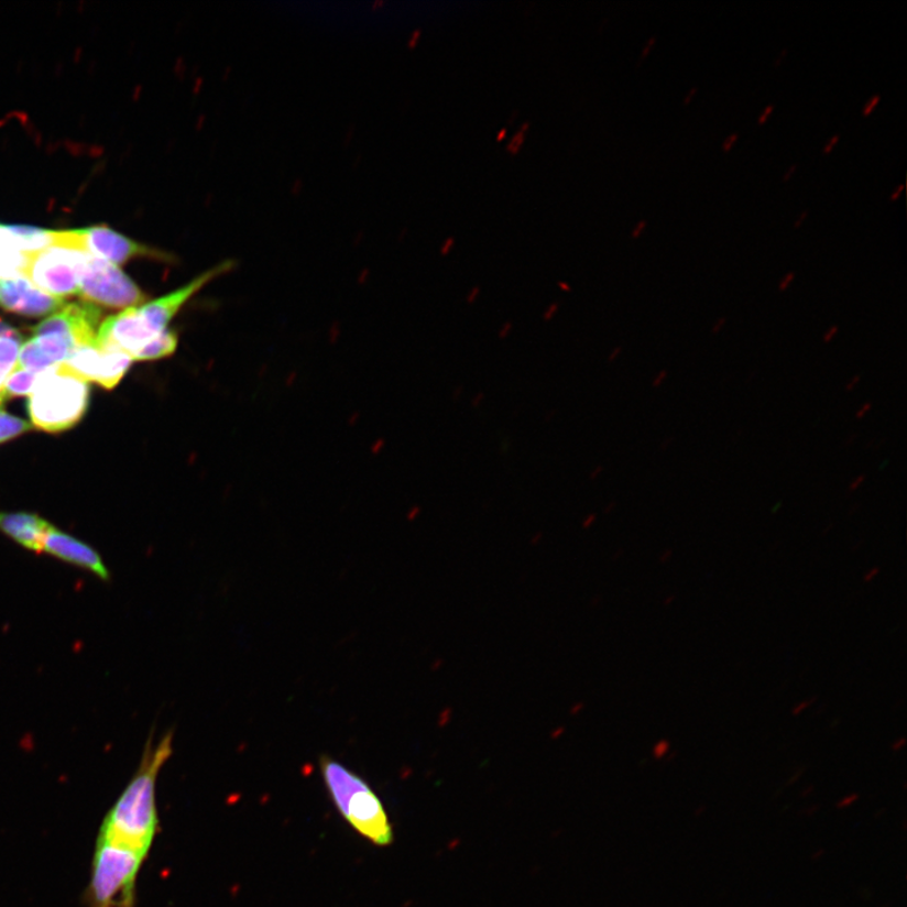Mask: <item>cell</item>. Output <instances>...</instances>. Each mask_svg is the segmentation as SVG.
<instances>
[{"label": "cell", "mask_w": 907, "mask_h": 907, "mask_svg": "<svg viewBox=\"0 0 907 907\" xmlns=\"http://www.w3.org/2000/svg\"><path fill=\"white\" fill-rule=\"evenodd\" d=\"M173 730L165 732L156 744L153 732L147 737L141 765L117 804L105 817L99 841L147 856L160 828L155 801L156 779L173 754Z\"/></svg>", "instance_id": "6da1fadb"}, {"label": "cell", "mask_w": 907, "mask_h": 907, "mask_svg": "<svg viewBox=\"0 0 907 907\" xmlns=\"http://www.w3.org/2000/svg\"><path fill=\"white\" fill-rule=\"evenodd\" d=\"M237 261L226 260L206 270L185 286L161 298L124 309L102 321L96 342L133 357L153 339L170 330L183 307L216 278L232 272Z\"/></svg>", "instance_id": "7a4b0ae2"}, {"label": "cell", "mask_w": 907, "mask_h": 907, "mask_svg": "<svg viewBox=\"0 0 907 907\" xmlns=\"http://www.w3.org/2000/svg\"><path fill=\"white\" fill-rule=\"evenodd\" d=\"M320 771L339 813L357 832L378 845L394 842L385 808L360 775L329 756L320 757Z\"/></svg>", "instance_id": "3957f363"}, {"label": "cell", "mask_w": 907, "mask_h": 907, "mask_svg": "<svg viewBox=\"0 0 907 907\" xmlns=\"http://www.w3.org/2000/svg\"><path fill=\"white\" fill-rule=\"evenodd\" d=\"M89 383L68 372L63 364L52 368L29 401L33 426L47 433L72 429L89 407Z\"/></svg>", "instance_id": "277c9868"}, {"label": "cell", "mask_w": 907, "mask_h": 907, "mask_svg": "<svg viewBox=\"0 0 907 907\" xmlns=\"http://www.w3.org/2000/svg\"><path fill=\"white\" fill-rule=\"evenodd\" d=\"M145 859L141 853L98 840L86 906L135 907L136 878Z\"/></svg>", "instance_id": "5b68a950"}, {"label": "cell", "mask_w": 907, "mask_h": 907, "mask_svg": "<svg viewBox=\"0 0 907 907\" xmlns=\"http://www.w3.org/2000/svg\"><path fill=\"white\" fill-rule=\"evenodd\" d=\"M83 250L113 265H123L134 259H151L165 264H177L171 252L144 245L124 237L107 226L87 227L83 230L56 231V241Z\"/></svg>", "instance_id": "8992f818"}, {"label": "cell", "mask_w": 907, "mask_h": 907, "mask_svg": "<svg viewBox=\"0 0 907 907\" xmlns=\"http://www.w3.org/2000/svg\"><path fill=\"white\" fill-rule=\"evenodd\" d=\"M78 295L85 303L109 308H132L144 304L146 295L119 266L90 254L85 255Z\"/></svg>", "instance_id": "52a82bcc"}, {"label": "cell", "mask_w": 907, "mask_h": 907, "mask_svg": "<svg viewBox=\"0 0 907 907\" xmlns=\"http://www.w3.org/2000/svg\"><path fill=\"white\" fill-rule=\"evenodd\" d=\"M86 252L55 242L31 255L25 277L41 291L57 298L78 294Z\"/></svg>", "instance_id": "ba28073f"}, {"label": "cell", "mask_w": 907, "mask_h": 907, "mask_svg": "<svg viewBox=\"0 0 907 907\" xmlns=\"http://www.w3.org/2000/svg\"><path fill=\"white\" fill-rule=\"evenodd\" d=\"M132 362L128 354L103 347L95 339L89 345L75 348L63 365L78 379L111 390L125 376Z\"/></svg>", "instance_id": "9c48e42d"}, {"label": "cell", "mask_w": 907, "mask_h": 907, "mask_svg": "<svg viewBox=\"0 0 907 907\" xmlns=\"http://www.w3.org/2000/svg\"><path fill=\"white\" fill-rule=\"evenodd\" d=\"M101 312L89 303L65 305L41 325L33 328L34 336H58L76 348L94 342L98 336Z\"/></svg>", "instance_id": "30bf717a"}, {"label": "cell", "mask_w": 907, "mask_h": 907, "mask_svg": "<svg viewBox=\"0 0 907 907\" xmlns=\"http://www.w3.org/2000/svg\"><path fill=\"white\" fill-rule=\"evenodd\" d=\"M42 555H48L61 562L90 572L103 582L111 580V572L98 549L55 526L48 531Z\"/></svg>", "instance_id": "8fae6325"}, {"label": "cell", "mask_w": 907, "mask_h": 907, "mask_svg": "<svg viewBox=\"0 0 907 907\" xmlns=\"http://www.w3.org/2000/svg\"><path fill=\"white\" fill-rule=\"evenodd\" d=\"M0 307L25 317H42L65 307V300L43 292L28 277L0 281Z\"/></svg>", "instance_id": "7c38bea8"}, {"label": "cell", "mask_w": 907, "mask_h": 907, "mask_svg": "<svg viewBox=\"0 0 907 907\" xmlns=\"http://www.w3.org/2000/svg\"><path fill=\"white\" fill-rule=\"evenodd\" d=\"M69 340L58 336H34L20 350L17 368L43 372L63 364L75 350Z\"/></svg>", "instance_id": "4fadbf2b"}, {"label": "cell", "mask_w": 907, "mask_h": 907, "mask_svg": "<svg viewBox=\"0 0 907 907\" xmlns=\"http://www.w3.org/2000/svg\"><path fill=\"white\" fill-rule=\"evenodd\" d=\"M51 527V523L39 514L0 512V534L36 555H42L43 543Z\"/></svg>", "instance_id": "5bb4252c"}, {"label": "cell", "mask_w": 907, "mask_h": 907, "mask_svg": "<svg viewBox=\"0 0 907 907\" xmlns=\"http://www.w3.org/2000/svg\"><path fill=\"white\" fill-rule=\"evenodd\" d=\"M48 371V370H47ZM47 371L31 372L17 368L8 376L3 387V398L8 401L17 396L31 395Z\"/></svg>", "instance_id": "9a60e30c"}, {"label": "cell", "mask_w": 907, "mask_h": 907, "mask_svg": "<svg viewBox=\"0 0 907 907\" xmlns=\"http://www.w3.org/2000/svg\"><path fill=\"white\" fill-rule=\"evenodd\" d=\"M178 347V335L170 329L159 338L147 343L134 357L133 361H156L165 359L176 352Z\"/></svg>", "instance_id": "2e32d148"}, {"label": "cell", "mask_w": 907, "mask_h": 907, "mask_svg": "<svg viewBox=\"0 0 907 907\" xmlns=\"http://www.w3.org/2000/svg\"><path fill=\"white\" fill-rule=\"evenodd\" d=\"M20 346V337L0 338V406L6 403L3 387L8 376L15 369L17 361H19Z\"/></svg>", "instance_id": "e0dca14e"}, {"label": "cell", "mask_w": 907, "mask_h": 907, "mask_svg": "<svg viewBox=\"0 0 907 907\" xmlns=\"http://www.w3.org/2000/svg\"><path fill=\"white\" fill-rule=\"evenodd\" d=\"M32 425L22 418L7 414L0 409V442L11 440L25 431H30Z\"/></svg>", "instance_id": "ac0fdd59"}, {"label": "cell", "mask_w": 907, "mask_h": 907, "mask_svg": "<svg viewBox=\"0 0 907 907\" xmlns=\"http://www.w3.org/2000/svg\"><path fill=\"white\" fill-rule=\"evenodd\" d=\"M529 127V121H525V123H523L520 128L518 132L514 134V136L511 139V141L507 144V151L511 154L514 155L521 151L523 143H525L526 134L528 132Z\"/></svg>", "instance_id": "d6986e66"}, {"label": "cell", "mask_w": 907, "mask_h": 907, "mask_svg": "<svg viewBox=\"0 0 907 907\" xmlns=\"http://www.w3.org/2000/svg\"><path fill=\"white\" fill-rule=\"evenodd\" d=\"M859 800H860V794L859 793H851V794H849V796H844L839 801H837L835 808L840 809V810L848 809V808L852 807L854 804H857Z\"/></svg>", "instance_id": "ffe728a7"}, {"label": "cell", "mask_w": 907, "mask_h": 907, "mask_svg": "<svg viewBox=\"0 0 907 907\" xmlns=\"http://www.w3.org/2000/svg\"><path fill=\"white\" fill-rule=\"evenodd\" d=\"M816 701H817V697H812V699L805 700V701H801V702L797 703L796 706H794V708L791 710L793 717H799V714H801L806 710H808L810 708V706H813V703Z\"/></svg>", "instance_id": "44dd1931"}, {"label": "cell", "mask_w": 907, "mask_h": 907, "mask_svg": "<svg viewBox=\"0 0 907 907\" xmlns=\"http://www.w3.org/2000/svg\"><path fill=\"white\" fill-rule=\"evenodd\" d=\"M670 743L668 740H660L659 743L654 747V757L663 758L666 757L669 753Z\"/></svg>", "instance_id": "7402d4cb"}, {"label": "cell", "mask_w": 907, "mask_h": 907, "mask_svg": "<svg viewBox=\"0 0 907 907\" xmlns=\"http://www.w3.org/2000/svg\"><path fill=\"white\" fill-rule=\"evenodd\" d=\"M4 337H20V334L11 326H8L6 321L0 320V338Z\"/></svg>", "instance_id": "603a6c76"}, {"label": "cell", "mask_w": 907, "mask_h": 907, "mask_svg": "<svg viewBox=\"0 0 907 907\" xmlns=\"http://www.w3.org/2000/svg\"><path fill=\"white\" fill-rule=\"evenodd\" d=\"M794 278H796V274H794L793 272H790V273H788L787 275H785V276L782 278V281H780L779 285H778V289H779V292H785V291H787V289H788V287L790 286L791 282L794 281Z\"/></svg>", "instance_id": "cb8c5ba5"}, {"label": "cell", "mask_w": 907, "mask_h": 907, "mask_svg": "<svg viewBox=\"0 0 907 907\" xmlns=\"http://www.w3.org/2000/svg\"><path fill=\"white\" fill-rule=\"evenodd\" d=\"M805 773L806 767H800V769H797L791 774L789 780L785 783V785H787V787H791V785L797 784L801 779V776L805 775Z\"/></svg>", "instance_id": "d4e9b609"}, {"label": "cell", "mask_w": 907, "mask_h": 907, "mask_svg": "<svg viewBox=\"0 0 907 907\" xmlns=\"http://www.w3.org/2000/svg\"><path fill=\"white\" fill-rule=\"evenodd\" d=\"M840 327L834 325L828 329L823 336V343H831L833 338L839 335Z\"/></svg>", "instance_id": "484cf974"}, {"label": "cell", "mask_w": 907, "mask_h": 907, "mask_svg": "<svg viewBox=\"0 0 907 907\" xmlns=\"http://www.w3.org/2000/svg\"><path fill=\"white\" fill-rule=\"evenodd\" d=\"M558 308H560V303L555 302L551 305H549V307L546 309L544 314V319L547 321L551 320L556 316Z\"/></svg>", "instance_id": "4316f807"}, {"label": "cell", "mask_w": 907, "mask_h": 907, "mask_svg": "<svg viewBox=\"0 0 907 907\" xmlns=\"http://www.w3.org/2000/svg\"><path fill=\"white\" fill-rule=\"evenodd\" d=\"M819 810H821V806L813 805V806L805 808L804 810H800L799 816L800 817H808V818L809 817H815L819 812Z\"/></svg>", "instance_id": "83f0119b"}, {"label": "cell", "mask_w": 907, "mask_h": 907, "mask_svg": "<svg viewBox=\"0 0 907 907\" xmlns=\"http://www.w3.org/2000/svg\"><path fill=\"white\" fill-rule=\"evenodd\" d=\"M454 245H456V239L448 238L447 240H445L442 242V245H441V249H440V254L441 255H448L449 252L451 251V249L454 248Z\"/></svg>", "instance_id": "f1b7e54d"}, {"label": "cell", "mask_w": 907, "mask_h": 907, "mask_svg": "<svg viewBox=\"0 0 907 907\" xmlns=\"http://www.w3.org/2000/svg\"><path fill=\"white\" fill-rule=\"evenodd\" d=\"M726 323H728V318H726V317H721V318H719L717 321H714V323H713V326H712V329H711V334H712V335H718V334H720L721 329H722L723 327H725V326H726Z\"/></svg>", "instance_id": "f546056e"}, {"label": "cell", "mask_w": 907, "mask_h": 907, "mask_svg": "<svg viewBox=\"0 0 907 907\" xmlns=\"http://www.w3.org/2000/svg\"><path fill=\"white\" fill-rule=\"evenodd\" d=\"M667 378H668V371H667V370H662V371L657 374V376H656V378H654V380H653V382H652V386H653V387H659V386H662V383H663V382H665V381L667 380Z\"/></svg>", "instance_id": "4dcf8cb0"}, {"label": "cell", "mask_w": 907, "mask_h": 907, "mask_svg": "<svg viewBox=\"0 0 907 907\" xmlns=\"http://www.w3.org/2000/svg\"><path fill=\"white\" fill-rule=\"evenodd\" d=\"M865 481H866V476H865V474H862V476H859L857 478H854V479H853V481H852V482L850 483V485H849V491H850V492L857 491V490H859V488H860V487L863 484V482H865Z\"/></svg>", "instance_id": "1f68e13d"}, {"label": "cell", "mask_w": 907, "mask_h": 907, "mask_svg": "<svg viewBox=\"0 0 907 907\" xmlns=\"http://www.w3.org/2000/svg\"><path fill=\"white\" fill-rule=\"evenodd\" d=\"M879 572L881 569L878 566L872 567L870 571L863 575V581L871 582L872 580H875L878 577Z\"/></svg>", "instance_id": "d6a6232c"}, {"label": "cell", "mask_w": 907, "mask_h": 907, "mask_svg": "<svg viewBox=\"0 0 907 907\" xmlns=\"http://www.w3.org/2000/svg\"><path fill=\"white\" fill-rule=\"evenodd\" d=\"M906 746V739L904 736L897 737L894 743L892 744V752L893 753H900L901 750Z\"/></svg>", "instance_id": "836d02e7"}, {"label": "cell", "mask_w": 907, "mask_h": 907, "mask_svg": "<svg viewBox=\"0 0 907 907\" xmlns=\"http://www.w3.org/2000/svg\"><path fill=\"white\" fill-rule=\"evenodd\" d=\"M879 99H881V96L875 95L874 98H872L870 101H867L865 109H863V113H865V116H868V113L872 111V109H874L876 107Z\"/></svg>", "instance_id": "e575fe53"}, {"label": "cell", "mask_w": 907, "mask_h": 907, "mask_svg": "<svg viewBox=\"0 0 907 907\" xmlns=\"http://www.w3.org/2000/svg\"><path fill=\"white\" fill-rule=\"evenodd\" d=\"M656 41H657V36H653L647 41V45H645L644 48H643L642 56L640 58V64L642 63L644 57L649 54V51L653 47L654 43H656Z\"/></svg>", "instance_id": "d590c367"}, {"label": "cell", "mask_w": 907, "mask_h": 907, "mask_svg": "<svg viewBox=\"0 0 907 907\" xmlns=\"http://www.w3.org/2000/svg\"><path fill=\"white\" fill-rule=\"evenodd\" d=\"M512 329H513L512 323L511 321H505L503 327L500 330V335H499L500 339L507 338L510 336Z\"/></svg>", "instance_id": "8d00e7d4"}, {"label": "cell", "mask_w": 907, "mask_h": 907, "mask_svg": "<svg viewBox=\"0 0 907 907\" xmlns=\"http://www.w3.org/2000/svg\"><path fill=\"white\" fill-rule=\"evenodd\" d=\"M479 294H481V287L474 286L472 291L467 296L468 304H474L478 299Z\"/></svg>", "instance_id": "74e56055"}, {"label": "cell", "mask_w": 907, "mask_h": 907, "mask_svg": "<svg viewBox=\"0 0 907 907\" xmlns=\"http://www.w3.org/2000/svg\"><path fill=\"white\" fill-rule=\"evenodd\" d=\"M861 381V374H856V376L852 378V380L845 385V391L851 392L859 386Z\"/></svg>", "instance_id": "f35d334b"}, {"label": "cell", "mask_w": 907, "mask_h": 907, "mask_svg": "<svg viewBox=\"0 0 907 907\" xmlns=\"http://www.w3.org/2000/svg\"><path fill=\"white\" fill-rule=\"evenodd\" d=\"M622 352H623V347L622 346L615 347L614 350L612 351V353H610L608 362L609 363H614L618 360V357L621 356Z\"/></svg>", "instance_id": "ab89813d"}, {"label": "cell", "mask_w": 907, "mask_h": 907, "mask_svg": "<svg viewBox=\"0 0 907 907\" xmlns=\"http://www.w3.org/2000/svg\"><path fill=\"white\" fill-rule=\"evenodd\" d=\"M737 138H739V134H737V133L731 134V135L726 139V141H725V142H723V144H722L723 150L729 151V150H730V147H731V145H732V144H734V142H736V139H737Z\"/></svg>", "instance_id": "60d3db41"}, {"label": "cell", "mask_w": 907, "mask_h": 907, "mask_svg": "<svg viewBox=\"0 0 907 907\" xmlns=\"http://www.w3.org/2000/svg\"><path fill=\"white\" fill-rule=\"evenodd\" d=\"M871 408H872V403L863 404V406L859 409V412L856 414V417L857 418L865 417L867 415V413L871 412Z\"/></svg>", "instance_id": "b9f144b4"}, {"label": "cell", "mask_w": 907, "mask_h": 907, "mask_svg": "<svg viewBox=\"0 0 907 907\" xmlns=\"http://www.w3.org/2000/svg\"><path fill=\"white\" fill-rule=\"evenodd\" d=\"M773 110H774V105L772 103V105H769V107H767V108L763 111V113H762L761 118H758V124H763V123H765V121H766L767 117H769V116H771V113H772V111H773Z\"/></svg>", "instance_id": "7bdbcfd3"}, {"label": "cell", "mask_w": 907, "mask_h": 907, "mask_svg": "<svg viewBox=\"0 0 907 907\" xmlns=\"http://www.w3.org/2000/svg\"><path fill=\"white\" fill-rule=\"evenodd\" d=\"M645 226H647V221H644V220H642L638 225H636L635 229L632 232V237L633 238H638L640 234L642 233V231L645 229Z\"/></svg>", "instance_id": "ee69618b"}, {"label": "cell", "mask_w": 907, "mask_h": 907, "mask_svg": "<svg viewBox=\"0 0 907 907\" xmlns=\"http://www.w3.org/2000/svg\"><path fill=\"white\" fill-rule=\"evenodd\" d=\"M824 849H817L812 854H810V860L813 862L821 861L824 857Z\"/></svg>", "instance_id": "f6af8a7d"}, {"label": "cell", "mask_w": 907, "mask_h": 907, "mask_svg": "<svg viewBox=\"0 0 907 907\" xmlns=\"http://www.w3.org/2000/svg\"><path fill=\"white\" fill-rule=\"evenodd\" d=\"M885 442H886V439L872 440L866 445V448L876 450V449H879L881 447H884Z\"/></svg>", "instance_id": "bcb514c9"}, {"label": "cell", "mask_w": 907, "mask_h": 907, "mask_svg": "<svg viewBox=\"0 0 907 907\" xmlns=\"http://www.w3.org/2000/svg\"><path fill=\"white\" fill-rule=\"evenodd\" d=\"M839 139H840V134L834 135V136L831 139V141L827 143V145L824 146L823 152H824V153L831 152V150H832L833 145H834L837 142H839Z\"/></svg>", "instance_id": "7dc6e473"}, {"label": "cell", "mask_w": 907, "mask_h": 907, "mask_svg": "<svg viewBox=\"0 0 907 907\" xmlns=\"http://www.w3.org/2000/svg\"><path fill=\"white\" fill-rule=\"evenodd\" d=\"M813 793H815L813 785H808V787H806L804 790H801L800 797L801 798H807L809 796H812Z\"/></svg>", "instance_id": "c3c4849f"}, {"label": "cell", "mask_w": 907, "mask_h": 907, "mask_svg": "<svg viewBox=\"0 0 907 907\" xmlns=\"http://www.w3.org/2000/svg\"><path fill=\"white\" fill-rule=\"evenodd\" d=\"M484 398H485V395L483 394V392H479V394L472 401V406L478 407L479 405H481L483 403Z\"/></svg>", "instance_id": "681fc988"}, {"label": "cell", "mask_w": 907, "mask_h": 907, "mask_svg": "<svg viewBox=\"0 0 907 907\" xmlns=\"http://www.w3.org/2000/svg\"><path fill=\"white\" fill-rule=\"evenodd\" d=\"M674 442H675V438H671V436H670V438H668L667 440H665L660 444V450L662 451L668 450L670 445L674 444Z\"/></svg>", "instance_id": "f907efd6"}, {"label": "cell", "mask_w": 907, "mask_h": 907, "mask_svg": "<svg viewBox=\"0 0 907 907\" xmlns=\"http://www.w3.org/2000/svg\"><path fill=\"white\" fill-rule=\"evenodd\" d=\"M706 810H708L706 806L696 807L693 815L696 818H701L706 813Z\"/></svg>", "instance_id": "816d5d0a"}, {"label": "cell", "mask_w": 907, "mask_h": 907, "mask_svg": "<svg viewBox=\"0 0 907 907\" xmlns=\"http://www.w3.org/2000/svg\"><path fill=\"white\" fill-rule=\"evenodd\" d=\"M859 439V434H851L850 438L844 441L845 447H851Z\"/></svg>", "instance_id": "f5cc1de1"}, {"label": "cell", "mask_w": 907, "mask_h": 907, "mask_svg": "<svg viewBox=\"0 0 907 907\" xmlns=\"http://www.w3.org/2000/svg\"><path fill=\"white\" fill-rule=\"evenodd\" d=\"M603 472H604V467L603 466H598L594 470H592L591 479L598 478L599 474H601Z\"/></svg>", "instance_id": "db71d44e"}, {"label": "cell", "mask_w": 907, "mask_h": 907, "mask_svg": "<svg viewBox=\"0 0 907 907\" xmlns=\"http://www.w3.org/2000/svg\"><path fill=\"white\" fill-rule=\"evenodd\" d=\"M697 90H699V87H697V86L692 87L690 92H688L686 98H685V103L690 102V100L692 99V96L697 92Z\"/></svg>", "instance_id": "11a10c76"}, {"label": "cell", "mask_w": 907, "mask_h": 907, "mask_svg": "<svg viewBox=\"0 0 907 907\" xmlns=\"http://www.w3.org/2000/svg\"><path fill=\"white\" fill-rule=\"evenodd\" d=\"M505 136H507V129L503 128L500 130L499 134H496V141L502 142Z\"/></svg>", "instance_id": "9f6ffc18"}, {"label": "cell", "mask_w": 907, "mask_h": 907, "mask_svg": "<svg viewBox=\"0 0 907 907\" xmlns=\"http://www.w3.org/2000/svg\"><path fill=\"white\" fill-rule=\"evenodd\" d=\"M797 168H798V165H797V164H793V165H791V167L789 168V171H788L787 173H785V174H784V177H783V178H784V179H789V178H790V176H791V174H793V172H794V171H796Z\"/></svg>", "instance_id": "6f0895ef"}, {"label": "cell", "mask_w": 907, "mask_h": 907, "mask_svg": "<svg viewBox=\"0 0 907 907\" xmlns=\"http://www.w3.org/2000/svg\"><path fill=\"white\" fill-rule=\"evenodd\" d=\"M558 286H560L561 289L565 291L566 293L571 292V286L569 284H566L564 282H558Z\"/></svg>", "instance_id": "680465c9"}, {"label": "cell", "mask_w": 907, "mask_h": 907, "mask_svg": "<svg viewBox=\"0 0 907 907\" xmlns=\"http://www.w3.org/2000/svg\"><path fill=\"white\" fill-rule=\"evenodd\" d=\"M463 390H465V387H463V386H459V387H458V390H456V391H454V392H452V398H454V400H458V398H459V396L461 395V391H463Z\"/></svg>", "instance_id": "91938a15"}, {"label": "cell", "mask_w": 907, "mask_h": 907, "mask_svg": "<svg viewBox=\"0 0 907 907\" xmlns=\"http://www.w3.org/2000/svg\"><path fill=\"white\" fill-rule=\"evenodd\" d=\"M903 189H904V185L898 186V188H896V189L894 190V194H893L892 196H889V199H895L898 195H900V192H901Z\"/></svg>", "instance_id": "94428289"}, {"label": "cell", "mask_w": 907, "mask_h": 907, "mask_svg": "<svg viewBox=\"0 0 907 907\" xmlns=\"http://www.w3.org/2000/svg\"><path fill=\"white\" fill-rule=\"evenodd\" d=\"M787 54H788V50H787V48H784V50L782 51V54H780V56L778 57V59H775V66H778V65L780 64V61L783 59V57H784L785 55H787Z\"/></svg>", "instance_id": "6125c7cd"}, {"label": "cell", "mask_w": 907, "mask_h": 907, "mask_svg": "<svg viewBox=\"0 0 907 907\" xmlns=\"http://www.w3.org/2000/svg\"><path fill=\"white\" fill-rule=\"evenodd\" d=\"M808 214H809L808 209H807V211H804V214H801L800 217L798 218V220L796 221V226H799L801 222H804V220L808 216Z\"/></svg>", "instance_id": "be15d7a7"}, {"label": "cell", "mask_w": 907, "mask_h": 907, "mask_svg": "<svg viewBox=\"0 0 907 907\" xmlns=\"http://www.w3.org/2000/svg\"><path fill=\"white\" fill-rule=\"evenodd\" d=\"M886 812H887V809H886V808H881V809L878 810V812H876L875 818H877V819L883 818V816H884Z\"/></svg>", "instance_id": "e7e4bbea"}, {"label": "cell", "mask_w": 907, "mask_h": 907, "mask_svg": "<svg viewBox=\"0 0 907 907\" xmlns=\"http://www.w3.org/2000/svg\"><path fill=\"white\" fill-rule=\"evenodd\" d=\"M418 34H420V30H417V31H416V33H415V36H414V39H413V43H414V45H415V42H416V40H417V37H418Z\"/></svg>", "instance_id": "03108f58"}]
</instances>
